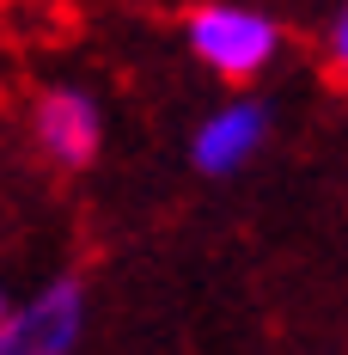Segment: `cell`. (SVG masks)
Returning <instances> with one entry per match:
<instances>
[{
	"label": "cell",
	"instance_id": "obj_1",
	"mask_svg": "<svg viewBox=\"0 0 348 355\" xmlns=\"http://www.w3.org/2000/svg\"><path fill=\"white\" fill-rule=\"evenodd\" d=\"M190 31V49L196 62H208L220 80H257L281 55V25L257 6H239V0H208L183 19Z\"/></svg>",
	"mask_w": 348,
	"mask_h": 355
},
{
	"label": "cell",
	"instance_id": "obj_2",
	"mask_svg": "<svg viewBox=\"0 0 348 355\" xmlns=\"http://www.w3.org/2000/svg\"><path fill=\"white\" fill-rule=\"evenodd\" d=\"M80 337H86V282L80 276L37 288L19 313L0 319V355H73Z\"/></svg>",
	"mask_w": 348,
	"mask_h": 355
},
{
	"label": "cell",
	"instance_id": "obj_3",
	"mask_svg": "<svg viewBox=\"0 0 348 355\" xmlns=\"http://www.w3.org/2000/svg\"><path fill=\"white\" fill-rule=\"evenodd\" d=\"M37 147L62 172L92 166L98 147H104V110H98V98L86 86H49L37 98Z\"/></svg>",
	"mask_w": 348,
	"mask_h": 355
},
{
	"label": "cell",
	"instance_id": "obj_4",
	"mask_svg": "<svg viewBox=\"0 0 348 355\" xmlns=\"http://www.w3.org/2000/svg\"><path fill=\"white\" fill-rule=\"evenodd\" d=\"M263 141H269V105L239 98V105H220L190 135V159H196L202 178H232V172H244V159H257Z\"/></svg>",
	"mask_w": 348,
	"mask_h": 355
},
{
	"label": "cell",
	"instance_id": "obj_5",
	"mask_svg": "<svg viewBox=\"0 0 348 355\" xmlns=\"http://www.w3.org/2000/svg\"><path fill=\"white\" fill-rule=\"evenodd\" d=\"M324 49H330V68L348 80V6L336 12V25H330V37H324Z\"/></svg>",
	"mask_w": 348,
	"mask_h": 355
},
{
	"label": "cell",
	"instance_id": "obj_6",
	"mask_svg": "<svg viewBox=\"0 0 348 355\" xmlns=\"http://www.w3.org/2000/svg\"><path fill=\"white\" fill-rule=\"evenodd\" d=\"M6 313H12V306H6V294H0V319H6Z\"/></svg>",
	"mask_w": 348,
	"mask_h": 355
}]
</instances>
